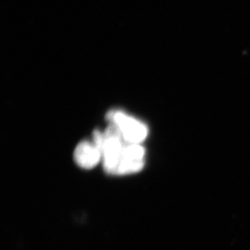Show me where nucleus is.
Instances as JSON below:
<instances>
[{
  "instance_id": "obj_3",
  "label": "nucleus",
  "mask_w": 250,
  "mask_h": 250,
  "mask_svg": "<svg viewBox=\"0 0 250 250\" xmlns=\"http://www.w3.org/2000/svg\"><path fill=\"white\" fill-rule=\"evenodd\" d=\"M74 159L80 167L91 169L96 167L102 160V151L94 143L81 142L76 146L74 152Z\"/></svg>"
},
{
  "instance_id": "obj_1",
  "label": "nucleus",
  "mask_w": 250,
  "mask_h": 250,
  "mask_svg": "<svg viewBox=\"0 0 250 250\" xmlns=\"http://www.w3.org/2000/svg\"><path fill=\"white\" fill-rule=\"evenodd\" d=\"M107 118L118 128L123 140L127 144H140L147 136L148 130L146 125L123 112H110Z\"/></svg>"
},
{
  "instance_id": "obj_2",
  "label": "nucleus",
  "mask_w": 250,
  "mask_h": 250,
  "mask_svg": "<svg viewBox=\"0 0 250 250\" xmlns=\"http://www.w3.org/2000/svg\"><path fill=\"white\" fill-rule=\"evenodd\" d=\"M144 157L145 149L141 144L125 143L116 175L130 174L141 171L144 167Z\"/></svg>"
}]
</instances>
